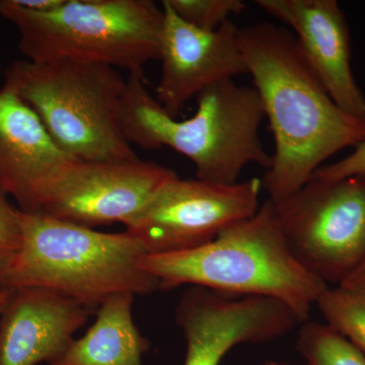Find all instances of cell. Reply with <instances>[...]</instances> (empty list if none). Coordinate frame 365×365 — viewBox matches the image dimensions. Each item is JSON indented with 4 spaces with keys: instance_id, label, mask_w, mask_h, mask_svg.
<instances>
[{
    "instance_id": "18",
    "label": "cell",
    "mask_w": 365,
    "mask_h": 365,
    "mask_svg": "<svg viewBox=\"0 0 365 365\" xmlns=\"http://www.w3.org/2000/svg\"><path fill=\"white\" fill-rule=\"evenodd\" d=\"M181 20L204 31H215L246 11L242 0H163Z\"/></svg>"
},
{
    "instance_id": "4",
    "label": "cell",
    "mask_w": 365,
    "mask_h": 365,
    "mask_svg": "<svg viewBox=\"0 0 365 365\" xmlns=\"http://www.w3.org/2000/svg\"><path fill=\"white\" fill-rule=\"evenodd\" d=\"M21 232L9 288H45L93 309L112 295L160 289L141 268L145 252L126 230L107 234L45 213L21 212Z\"/></svg>"
},
{
    "instance_id": "5",
    "label": "cell",
    "mask_w": 365,
    "mask_h": 365,
    "mask_svg": "<svg viewBox=\"0 0 365 365\" xmlns=\"http://www.w3.org/2000/svg\"><path fill=\"white\" fill-rule=\"evenodd\" d=\"M0 16L18 29L29 61L103 64L134 73L160 57L165 14L151 0H66L46 13L1 0Z\"/></svg>"
},
{
    "instance_id": "23",
    "label": "cell",
    "mask_w": 365,
    "mask_h": 365,
    "mask_svg": "<svg viewBox=\"0 0 365 365\" xmlns=\"http://www.w3.org/2000/svg\"><path fill=\"white\" fill-rule=\"evenodd\" d=\"M359 276H365V261L364 263L362 264L361 267L356 271V273H355L351 278L359 277ZM351 278H350V279H351Z\"/></svg>"
},
{
    "instance_id": "6",
    "label": "cell",
    "mask_w": 365,
    "mask_h": 365,
    "mask_svg": "<svg viewBox=\"0 0 365 365\" xmlns=\"http://www.w3.org/2000/svg\"><path fill=\"white\" fill-rule=\"evenodd\" d=\"M4 86L38 115L54 143L73 160L138 158L122 129L126 81L114 67L20 60L7 68Z\"/></svg>"
},
{
    "instance_id": "24",
    "label": "cell",
    "mask_w": 365,
    "mask_h": 365,
    "mask_svg": "<svg viewBox=\"0 0 365 365\" xmlns=\"http://www.w3.org/2000/svg\"><path fill=\"white\" fill-rule=\"evenodd\" d=\"M261 365H290L287 364H278V362H274V361H267L265 362V364H261ZM307 365V364H306Z\"/></svg>"
},
{
    "instance_id": "1",
    "label": "cell",
    "mask_w": 365,
    "mask_h": 365,
    "mask_svg": "<svg viewBox=\"0 0 365 365\" xmlns=\"http://www.w3.org/2000/svg\"><path fill=\"white\" fill-rule=\"evenodd\" d=\"M239 42L274 139L262 185L269 200H280L309 182L328 158L361 143L365 119L334 102L287 26L267 21L245 26Z\"/></svg>"
},
{
    "instance_id": "10",
    "label": "cell",
    "mask_w": 365,
    "mask_h": 365,
    "mask_svg": "<svg viewBox=\"0 0 365 365\" xmlns=\"http://www.w3.org/2000/svg\"><path fill=\"white\" fill-rule=\"evenodd\" d=\"M175 316L186 340L184 365H220L235 346L270 342L300 324L279 300L232 299L199 287L182 292Z\"/></svg>"
},
{
    "instance_id": "14",
    "label": "cell",
    "mask_w": 365,
    "mask_h": 365,
    "mask_svg": "<svg viewBox=\"0 0 365 365\" xmlns=\"http://www.w3.org/2000/svg\"><path fill=\"white\" fill-rule=\"evenodd\" d=\"M93 312L45 288H11L0 312V365L51 364Z\"/></svg>"
},
{
    "instance_id": "19",
    "label": "cell",
    "mask_w": 365,
    "mask_h": 365,
    "mask_svg": "<svg viewBox=\"0 0 365 365\" xmlns=\"http://www.w3.org/2000/svg\"><path fill=\"white\" fill-rule=\"evenodd\" d=\"M21 211L14 208L0 192V292L7 281L21 246Z\"/></svg>"
},
{
    "instance_id": "12",
    "label": "cell",
    "mask_w": 365,
    "mask_h": 365,
    "mask_svg": "<svg viewBox=\"0 0 365 365\" xmlns=\"http://www.w3.org/2000/svg\"><path fill=\"white\" fill-rule=\"evenodd\" d=\"M294 34L304 59L343 111L365 119L364 91L351 66V36L336 0H256Z\"/></svg>"
},
{
    "instance_id": "15",
    "label": "cell",
    "mask_w": 365,
    "mask_h": 365,
    "mask_svg": "<svg viewBox=\"0 0 365 365\" xmlns=\"http://www.w3.org/2000/svg\"><path fill=\"white\" fill-rule=\"evenodd\" d=\"M134 297L119 294L105 299L85 335L72 340L48 365H143L141 359L150 344L134 323Z\"/></svg>"
},
{
    "instance_id": "16",
    "label": "cell",
    "mask_w": 365,
    "mask_h": 365,
    "mask_svg": "<svg viewBox=\"0 0 365 365\" xmlns=\"http://www.w3.org/2000/svg\"><path fill=\"white\" fill-rule=\"evenodd\" d=\"M316 306L327 325L342 334L365 356V276L329 287Z\"/></svg>"
},
{
    "instance_id": "8",
    "label": "cell",
    "mask_w": 365,
    "mask_h": 365,
    "mask_svg": "<svg viewBox=\"0 0 365 365\" xmlns=\"http://www.w3.org/2000/svg\"><path fill=\"white\" fill-rule=\"evenodd\" d=\"M261 179L216 184L179 176L158 190L126 225L146 255L180 253L215 240L261 206Z\"/></svg>"
},
{
    "instance_id": "3",
    "label": "cell",
    "mask_w": 365,
    "mask_h": 365,
    "mask_svg": "<svg viewBox=\"0 0 365 365\" xmlns=\"http://www.w3.org/2000/svg\"><path fill=\"white\" fill-rule=\"evenodd\" d=\"M141 268L160 290L191 285L225 297H264L287 304L300 324L309 321L328 285L300 265L288 248L272 201L212 241L180 253L145 255Z\"/></svg>"
},
{
    "instance_id": "7",
    "label": "cell",
    "mask_w": 365,
    "mask_h": 365,
    "mask_svg": "<svg viewBox=\"0 0 365 365\" xmlns=\"http://www.w3.org/2000/svg\"><path fill=\"white\" fill-rule=\"evenodd\" d=\"M272 203L288 248L307 272L328 287H338L361 267L365 174L336 180L313 177Z\"/></svg>"
},
{
    "instance_id": "21",
    "label": "cell",
    "mask_w": 365,
    "mask_h": 365,
    "mask_svg": "<svg viewBox=\"0 0 365 365\" xmlns=\"http://www.w3.org/2000/svg\"><path fill=\"white\" fill-rule=\"evenodd\" d=\"M19 6L29 11L46 13L53 11L63 4L66 0H14Z\"/></svg>"
},
{
    "instance_id": "20",
    "label": "cell",
    "mask_w": 365,
    "mask_h": 365,
    "mask_svg": "<svg viewBox=\"0 0 365 365\" xmlns=\"http://www.w3.org/2000/svg\"><path fill=\"white\" fill-rule=\"evenodd\" d=\"M362 174H365V139L355 146L347 157L331 165H323L314 173L313 177L323 180H336Z\"/></svg>"
},
{
    "instance_id": "13",
    "label": "cell",
    "mask_w": 365,
    "mask_h": 365,
    "mask_svg": "<svg viewBox=\"0 0 365 365\" xmlns=\"http://www.w3.org/2000/svg\"><path fill=\"white\" fill-rule=\"evenodd\" d=\"M73 158L60 150L38 115L13 91L0 90V192L21 212H40L43 199Z\"/></svg>"
},
{
    "instance_id": "22",
    "label": "cell",
    "mask_w": 365,
    "mask_h": 365,
    "mask_svg": "<svg viewBox=\"0 0 365 365\" xmlns=\"http://www.w3.org/2000/svg\"><path fill=\"white\" fill-rule=\"evenodd\" d=\"M11 288H9V289L4 290V292H0V312H1L2 307L6 304L7 299H9V294H11Z\"/></svg>"
},
{
    "instance_id": "11",
    "label": "cell",
    "mask_w": 365,
    "mask_h": 365,
    "mask_svg": "<svg viewBox=\"0 0 365 365\" xmlns=\"http://www.w3.org/2000/svg\"><path fill=\"white\" fill-rule=\"evenodd\" d=\"M162 6L157 100L178 118L187 103L206 88L234 81L248 69L240 47V29L232 21L217 30L204 31L181 20L163 0Z\"/></svg>"
},
{
    "instance_id": "17",
    "label": "cell",
    "mask_w": 365,
    "mask_h": 365,
    "mask_svg": "<svg viewBox=\"0 0 365 365\" xmlns=\"http://www.w3.org/2000/svg\"><path fill=\"white\" fill-rule=\"evenodd\" d=\"M297 349L307 365H365L364 353L326 323H302Z\"/></svg>"
},
{
    "instance_id": "2",
    "label": "cell",
    "mask_w": 365,
    "mask_h": 365,
    "mask_svg": "<svg viewBox=\"0 0 365 365\" xmlns=\"http://www.w3.org/2000/svg\"><path fill=\"white\" fill-rule=\"evenodd\" d=\"M196 98L193 116L179 120L151 96L143 72L129 73L121 105L125 137L144 150L172 148L191 160L196 179L216 184L239 182L249 165L270 167L259 135L265 115L254 86L225 81Z\"/></svg>"
},
{
    "instance_id": "9",
    "label": "cell",
    "mask_w": 365,
    "mask_h": 365,
    "mask_svg": "<svg viewBox=\"0 0 365 365\" xmlns=\"http://www.w3.org/2000/svg\"><path fill=\"white\" fill-rule=\"evenodd\" d=\"M174 170L140 158L72 160L46 192L40 212L88 228L122 222L126 227Z\"/></svg>"
}]
</instances>
